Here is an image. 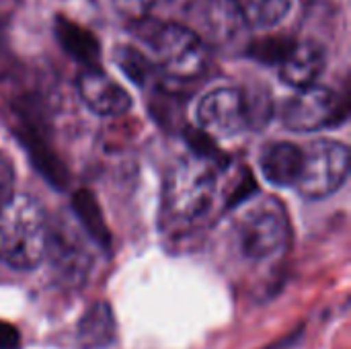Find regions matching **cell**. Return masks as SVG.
Returning <instances> with one entry per match:
<instances>
[{
    "label": "cell",
    "instance_id": "obj_1",
    "mask_svg": "<svg viewBox=\"0 0 351 349\" xmlns=\"http://www.w3.org/2000/svg\"><path fill=\"white\" fill-rule=\"evenodd\" d=\"M224 191L222 160L218 152L214 148H193L189 156L179 158L173 165L167 177L162 193L165 226L175 234L204 226Z\"/></svg>",
    "mask_w": 351,
    "mask_h": 349
},
{
    "label": "cell",
    "instance_id": "obj_2",
    "mask_svg": "<svg viewBox=\"0 0 351 349\" xmlns=\"http://www.w3.org/2000/svg\"><path fill=\"white\" fill-rule=\"evenodd\" d=\"M49 222L43 208L23 193L0 210V259L14 269H35L47 257Z\"/></svg>",
    "mask_w": 351,
    "mask_h": 349
},
{
    "label": "cell",
    "instance_id": "obj_3",
    "mask_svg": "<svg viewBox=\"0 0 351 349\" xmlns=\"http://www.w3.org/2000/svg\"><path fill=\"white\" fill-rule=\"evenodd\" d=\"M232 232L239 253L253 263L274 261L290 247L288 212L276 197L245 200L239 204Z\"/></svg>",
    "mask_w": 351,
    "mask_h": 349
},
{
    "label": "cell",
    "instance_id": "obj_4",
    "mask_svg": "<svg viewBox=\"0 0 351 349\" xmlns=\"http://www.w3.org/2000/svg\"><path fill=\"white\" fill-rule=\"evenodd\" d=\"M132 33L148 47L154 62L171 78L189 80L204 72L208 47L185 25L160 19H142L132 27Z\"/></svg>",
    "mask_w": 351,
    "mask_h": 349
},
{
    "label": "cell",
    "instance_id": "obj_5",
    "mask_svg": "<svg viewBox=\"0 0 351 349\" xmlns=\"http://www.w3.org/2000/svg\"><path fill=\"white\" fill-rule=\"evenodd\" d=\"M350 175V148L337 140H313L302 148L294 189L306 200H323L343 187Z\"/></svg>",
    "mask_w": 351,
    "mask_h": 349
},
{
    "label": "cell",
    "instance_id": "obj_6",
    "mask_svg": "<svg viewBox=\"0 0 351 349\" xmlns=\"http://www.w3.org/2000/svg\"><path fill=\"white\" fill-rule=\"evenodd\" d=\"M348 115L346 101L329 86L300 88L284 107V123L292 132H319L339 125Z\"/></svg>",
    "mask_w": 351,
    "mask_h": 349
},
{
    "label": "cell",
    "instance_id": "obj_7",
    "mask_svg": "<svg viewBox=\"0 0 351 349\" xmlns=\"http://www.w3.org/2000/svg\"><path fill=\"white\" fill-rule=\"evenodd\" d=\"M187 29L206 47H226L245 29L243 10L237 0H187Z\"/></svg>",
    "mask_w": 351,
    "mask_h": 349
},
{
    "label": "cell",
    "instance_id": "obj_8",
    "mask_svg": "<svg viewBox=\"0 0 351 349\" xmlns=\"http://www.w3.org/2000/svg\"><path fill=\"white\" fill-rule=\"evenodd\" d=\"M197 121L202 134L210 140H226L243 134L253 125L249 97L239 88H216L210 91L197 107Z\"/></svg>",
    "mask_w": 351,
    "mask_h": 349
},
{
    "label": "cell",
    "instance_id": "obj_9",
    "mask_svg": "<svg viewBox=\"0 0 351 349\" xmlns=\"http://www.w3.org/2000/svg\"><path fill=\"white\" fill-rule=\"evenodd\" d=\"M47 257L51 259L58 274L72 284L82 282L90 269V253L86 251L82 234L72 222L64 218H60L56 224H49Z\"/></svg>",
    "mask_w": 351,
    "mask_h": 349
},
{
    "label": "cell",
    "instance_id": "obj_10",
    "mask_svg": "<svg viewBox=\"0 0 351 349\" xmlns=\"http://www.w3.org/2000/svg\"><path fill=\"white\" fill-rule=\"evenodd\" d=\"M78 95L84 105L101 117H117L130 111V93L99 68H88L78 76Z\"/></svg>",
    "mask_w": 351,
    "mask_h": 349
},
{
    "label": "cell",
    "instance_id": "obj_11",
    "mask_svg": "<svg viewBox=\"0 0 351 349\" xmlns=\"http://www.w3.org/2000/svg\"><path fill=\"white\" fill-rule=\"evenodd\" d=\"M327 64V56L321 43L317 41H294L284 60L280 62V78L294 86L306 88L317 84L319 76L323 74Z\"/></svg>",
    "mask_w": 351,
    "mask_h": 349
},
{
    "label": "cell",
    "instance_id": "obj_12",
    "mask_svg": "<svg viewBox=\"0 0 351 349\" xmlns=\"http://www.w3.org/2000/svg\"><path fill=\"white\" fill-rule=\"evenodd\" d=\"M302 163V146L292 142H274L261 154L263 177L278 187H294Z\"/></svg>",
    "mask_w": 351,
    "mask_h": 349
},
{
    "label": "cell",
    "instance_id": "obj_13",
    "mask_svg": "<svg viewBox=\"0 0 351 349\" xmlns=\"http://www.w3.org/2000/svg\"><path fill=\"white\" fill-rule=\"evenodd\" d=\"M82 349H103L115 341V317L107 302H95L86 309L76 331Z\"/></svg>",
    "mask_w": 351,
    "mask_h": 349
},
{
    "label": "cell",
    "instance_id": "obj_14",
    "mask_svg": "<svg viewBox=\"0 0 351 349\" xmlns=\"http://www.w3.org/2000/svg\"><path fill=\"white\" fill-rule=\"evenodd\" d=\"M58 37L62 45L78 60L82 62H95L99 58V41L93 37L90 31L82 29L76 23H70L66 19H58Z\"/></svg>",
    "mask_w": 351,
    "mask_h": 349
},
{
    "label": "cell",
    "instance_id": "obj_15",
    "mask_svg": "<svg viewBox=\"0 0 351 349\" xmlns=\"http://www.w3.org/2000/svg\"><path fill=\"white\" fill-rule=\"evenodd\" d=\"M245 27L269 29L278 25L290 10V0H247L243 6Z\"/></svg>",
    "mask_w": 351,
    "mask_h": 349
},
{
    "label": "cell",
    "instance_id": "obj_16",
    "mask_svg": "<svg viewBox=\"0 0 351 349\" xmlns=\"http://www.w3.org/2000/svg\"><path fill=\"white\" fill-rule=\"evenodd\" d=\"M74 214L80 220V224L84 226V230L88 232V237L93 241H97L101 247H109V232L107 226L103 222L99 204L95 200V195L90 191H78L74 197Z\"/></svg>",
    "mask_w": 351,
    "mask_h": 349
},
{
    "label": "cell",
    "instance_id": "obj_17",
    "mask_svg": "<svg viewBox=\"0 0 351 349\" xmlns=\"http://www.w3.org/2000/svg\"><path fill=\"white\" fill-rule=\"evenodd\" d=\"M115 58H117V64L119 68L138 84H144L152 72V64L138 51V49H132V47H121L115 51Z\"/></svg>",
    "mask_w": 351,
    "mask_h": 349
},
{
    "label": "cell",
    "instance_id": "obj_18",
    "mask_svg": "<svg viewBox=\"0 0 351 349\" xmlns=\"http://www.w3.org/2000/svg\"><path fill=\"white\" fill-rule=\"evenodd\" d=\"M292 39H286V37H267V39H261L257 41L253 47H251V53H255L261 62H276L280 64L284 60V56L288 53V49L292 47Z\"/></svg>",
    "mask_w": 351,
    "mask_h": 349
},
{
    "label": "cell",
    "instance_id": "obj_19",
    "mask_svg": "<svg viewBox=\"0 0 351 349\" xmlns=\"http://www.w3.org/2000/svg\"><path fill=\"white\" fill-rule=\"evenodd\" d=\"M14 197V165L0 152V210Z\"/></svg>",
    "mask_w": 351,
    "mask_h": 349
},
{
    "label": "cell",
    "instance_id": "obj_20",
    "mask_svg": "<svg viewBox=\"0 0 351 349\" xmlns=\"http://www.w3.org/2000/svg\"><path fill=\"white\" fill-rule=\"evenodd\" d=\"M21 335L14 325L0 321V349H19Z\"/></svg>",
    "mask_w": 351,
    "mask_h": 349
}]
</instances>
